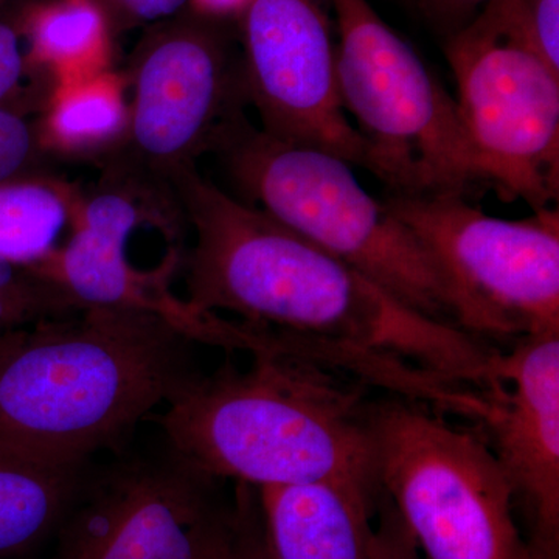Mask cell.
<instances>
[{
  "label": "cell",
  "mask_w": 559,
  "mask_h": 559,
  "mask_svg": "<svg viewBox=\"0 0 559 559\" xmlns=\"http://www.w3.org/2000/svg\"><path fill=\"white\" fill-rule=\"evenodd\" d=\"M369 385L301 358L280 337L197 373L157 415L165 448L194 469L257 489L358 480L377 488Z\"/></svg>",
  "instance_id": "obj_3"
},
{
  "label": "cell",
  "mask_w": 559,
  "mask_h": 559,
  "mask_svg": "<svg viewBox=\"0 0 559 559\" xmlns=\"http://www.w3.org/2000/svg\"><path fill=\"white\" fill-rule=\"evenodd\" d=\"M127 76L105 70L53 86L36 132L38 146L68 156L112 153L127 134Z\"/></svg>",
  "instance_id": "obj_16"
},
{
  "label": "cell",
  "mask_w": 559,
  "mask_h": 559,
  "mask_svg": "<svg viewBox=\"0 0 559 559\" xmlns=\"http://www.w3.org/2000/svg\"><path fill=\"white\" fill-rule=\"evenodd\" d=\"M377 491L423 559H536L513 492L479 430L381 393L370 404Z\"/></svg>",
  "instance_id": "obj_5"
},
{
  "label": "cell",
  "mask_w": 559,
  "mask_h": 559,
  "mask_svg": "<svg viewBox=\"0 0 559 559\" xmlns=\"http://www.w3.org/2000/svg\"><path fill=\"white\" fill-rule=\"evenodd\" d=\"M337 91L364 146L362 168L395 197H468L487 186L457 102L367 0H331Z\"/></svg>",
  "instance_id": "obj_6"
},
{
  "label": "cell",
  "mask_w": 559,
  "mask_h": 559,
  "mask_svg": "<svg viewBox=\"0 0 559 559\" xmlns=\"http://www.w3.org/2000/svg\"><path fill=\"white\" fill-rule=\"evenodd\" d=\"M257 491L272 559H374L371 485L320 480Z\"/></svg>",
  "instance_id": "obj_14"
},
{
  "label": "cell",
  "mask_w": 559,
  "mask_h": 559,
  "mask_svg": "<svg viewBox=\"0 0 559 559\" xmlns=\"http://www.w3.org/2000/svg\"><path fill=\"white\" fill-rule=\"evenodd\" d=\"M143 219L131 190L112 182L87 200L81 198L70 218L73 234L68 245L50 250L27 270L60 290L76 310L146 312L170 323L194 344L248 355L257 340L249 325L201 310L173 293L171 277L182 267V249L168 250L154 270L132 266L127 245Z\"/></svg>",
  "instance_id": "obj_11"
},
{
  "label": "cell",
  "mask_w": 559,
  "mask_h": 559,
  "mask_svg": "<svg viewBox=\"0 0 559 559\" xmlns=\"http://www.w3.org/2000/svg\"><path fill=\"white\" fill-rule=\"evenodd\" d=\"M127 20L145 22L170 16L190 0H109Z\"/></svg>",
  "instance_id": "obj_25"
},
{
  "label": "cell",
  "mask_w": 559,
  "mask_h": 559,
  "mask_svg": "<svg viewBox=\"0 0 559 559\" xmlns=\"http://www.w3.org/2000/svg\"><path fill=\"white\" fill-rule=\"evenodd\" d=\"M377 507L381 510V525L374 530L373 558L423 559L409 533L381 495L377 496Z\"/></svg>",
  "instance_id": "obj_21"
},
{
  "label": "cell",
  "mask_w": 559,
  "mask_h": 559,
  "mask_svg": "<svg viewBox=\"0 0 559 559\" xmlns=\"http://www.w3.org/2000/svg\"><path fill=\"white\" fill-rule=\"evenodd\" d=\"M165 452L92 471L58 527L55 559H230L242 499Z\"/></svg>",
  "instance_id": "obj_9"
},
{
  "label": "cell",
  "mask_w": 559,
  "mask_h": 559,
  "mask_svg": "<svg viewBox=\"0 0 559 559\" xmlns=\"http://www.w3.org/2000/svg\"><path fill=\"white\" fill-rule=\"evenodd\" d=\"M491 0H419L428 16L452 33L468 24Z\"/></svg>",
  "instance_id": "obj_24"
},
{
  "label": "cell",
  "mask_w": 559,
  "mask_h": 559,
  "mask_svg": "<svg viewBox=\"0 0 559 559\" xmlns=\"http://www.w3.org/2000/svg\"><path fill=\"white\" fill-rule=\"evenodd\" d=\"M463 128L502 200L559 197V72L533 38L524 0H491L444 44Z\"/></svg>",
  "instance_id": "obj_7"
},
{
  "label": "cell",
  "mask_w": 559,
  "mask_h": 559,
  "mask_svg": "<svg viewBox=\"0 0 559 559\" xmlns=\"http://www.w3.org/2000/svg\"><path fill=\"white\" fill-rule=\"evenodd\" d=\"M241 16L242 75L261 131L362 167V142L342 108L336 44L319 0H250Z\"/></svg>",
  "instance_id": "obj_12"
},
{
  "label": "cell",
  "mask_w": 559,
  "mask_h": 559,
  "mask_svg": "<svg viewBox=\"0 0 559 559\" xmlns=\"http://www.w3.org/2000/svg\"><path fill=\"white\" fill-rule=\"evenodd\" d=\"M127 134L110 154V180L142 186L221 153L248 123L242 61L205 32L154 39L135 62Z\"/></svg>",
  "instance_id": "obj_10"
},
{
  "label": "cell",
  "mask_w": 559,
  "mask_h": 559,
  "mask_svg": "<svg viewBox=\"0 0 559 559\" xmlns=\"http://www.w3.org/2000/svg\"><path fill=\"white\" fill-rule=\"evenodd\" d=\"M156 316L83 308L0 336V444L70 465L116 450L198 373Z\"/></svg>",
  "instance_id": "obj_2"
},
{
  "label": "cell",
  "mask_w": 559,
  "mask_h": 559,
  "mask_svg": "<svg viewBox=\"0 0 559 559\" xmlns=\"http://www.w3.org/2000/svg\"><path fill=\"white\" fill-rule=\"evenodd\" d=\"M454 290L462 329L500 349L559 334V213L502 219L462 194L384 198Z\"/></svg>",
  "instance_id": "obj_8"
},
{
  "label": "cell",
  "mask_w": 559,
  "mask_h": 559,
  "mask_svg": "<svg viewBox=\"0 0 559 559\" xmlns=\"http://www.w3.org/2000/svg\"><path fill=\"white\" fill-rule=\"evenodd\" d=\"M259 209L366 275L407 308L462 330L454 290L425 246L353 173V165L246 123L223 151Z\"/></svg>",
  "instance_id": "obj_4"
},
{
  "label": "cell",
  "mask_w": 559,
  "mask_h": 559,
  "mask_svg": "<svg viewBox=\"0 0 559 559\" xmlns=\"http://www.w3.org/2000/svg\"><path fill=\"white\" fill-rule=\"evenodd\" d=\"M524 7L536 46L559 72V0H524Z\"/></svg>",
  "instance_id": "obj_22"
},
{
  "label": "cell",
  "mask_w": 559,
  "mask_h": 559,
  "mask_svg": "<svg viewBox=\"0 0 559 559\" xmlns=\"http://www.w3.org/2000/svg\"><path fill=\"white\" fill-rule=\"evenodd\" d=\"M27 61L47 70L53 86L92 79L109 69L108 20L98 0H50L24 20Z\"/></svg>",
  "instance_id": "obj_17"
},
{
  "label": "cell",
  "mask_w": 559,
  "mask_h": 559,
  "mask_svg": "<svg viewBox=\"0 0 559 559\" xmlns=\"http://www.w3.org/2000/svg\"><path fill=\"white\" fill-rule=\"evenodd\" d=\"M190 3L202 16L226 17L242 14L250 0H190Z\"/></svg>",
  "instance_id": "obj_26"
},
{
  "label": "cell",
  "mask_w": 559,
  "mask_h": 559,
  "mask_svg": "<svg viewBox=\"0 0 559 559\" xmlns=\"http://www.w3.org/2000/svg\"><path fill=\"white\" fill-rule=\"evenodd\" d=\"M38 146L36 135L22 117L0 106V183L24 178Z\"/></svg>",
  "instance_id": "obj_19"
},
{
  "label": "cell",
  "mask_w": 559,
  "mask_h": 559,
  "mask_svg": "<svg viewBox=\"0 0 559 559\" xmlns=\"http://www.w3.org/2000/svg\"><path fill=\"white\" fill-rule=\"evenodd\" d=\"M24 62L16 32L0 24V106L20 86Z\"/></svg>",
  "instance_id": "obj_23"
},
{
  "label": "cell",
  "mask_w": 559,
  "mask_h": 559,
  "mask_svg": "<svg viewBox=\"0 0 559 559\" xmlns=\"http://www.w3.org/2000/svg\"><path fill=\"white\" fill-rule=\"evenodd\" d=\"M90 466L0 444V558L24 554L57 533Z\"/></svg>",
  "instance_id": "obj_15"
},
{
  "label": "cell",
  "mask_w": 559,
  "mask_h": 559,
  "mask_svg": "<svg viewBox=\"0 0 559 559\" xmlns=\"http://www.w3.org/2000/svg\"><path fill=\"white\" fill-rule=\"evenodd\" d=\"M167 187L194 231L180 267L194 307L311 345L331 369L436 409L457 406L452 384L498 388L503 349L411 310L197 167Z\"/></svg>",
  "instance_id": "obj_1"
},
{
  "label": "cell",
  "mask_w": 559,
  "mask_h": 559,
  "mask_svg": "<svg viewBox=\"0 0 559 559\" xmlns=\"http://www.w3.org/2000/svg\"><path fill=\"white\" fill-rule=\"evenodd\" d=\"M499 388L485 393L479 432L528 522L536 559L559 554V334L503 349Z\"/></svg>",
  "instance_id": "obj_13"
},
{
  "label": "cell",
  "mask_w": 559,
  "mask_h": 559,
  "mask_svg": "<svg viewBox=\"0 0 559 559\" xmlns=\"http://www.w3.org/2000/svg\"><path fill=\"white\" fill-rule=\"evenodd\" d=\"M81 198L47 178L0 183V260L20 267L39 263L72 218Z\"/></svg>",
  "instance_id": "obj_18"
},
{
  "label": "cell",
  "mask_w": 559,
  "mask_h": 559,
  "mask_svg": "<svg viewBox=\"0 0 559 559\" xmlns=\"http://www.w3.org/2000/svg\"><path fill=\"white\" fill-rule=\"evenodd\" d=\"M242 499V521L230 559H272L264 538L259 491L249 485L237 484Z\"/></svg>",
  "instance_id": "obj_20"
}]
</instances>
